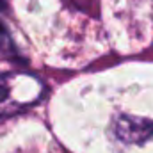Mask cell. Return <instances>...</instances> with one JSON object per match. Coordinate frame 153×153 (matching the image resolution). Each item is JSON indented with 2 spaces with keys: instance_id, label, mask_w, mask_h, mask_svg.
Wrapping results in <instances>:
<instances>
[{
  "instance_id": "3957f363",
  "label": "cell",
  "mask_w": 153,
  "mask_h": 153,
  "mask_svg": "<svg viewBox=\"0 0 153 153\" xmlns=\"http://www.w3.org/2000/svg\"><path fill=\"white\" fill-rule=\"evenodd\" d=\"M11 48H13V45H11V41H9V36L5 34V30H4L2 25H0V50L5 52V53H11Z\"/></svg>"
},
{
  "instance_id": "6da1fadb",
  "label": "cell",
  "mask_w": 153,
  "mask_h": 153,
  "mask_svg": "<svg viewBox=\"0 0 153 153\" xmlns=\"http://www.w3.org/2000/svg\"><path fill=\"white\" fill-rule=\"evenodd\" d=\"M45 94V84L25 71L0 75V119L20 114L36 105Z\"/></svg>"
},
{
  "instance_id": "7a4b0ae2",
  "label": "cell",
  "mask_w": 153,
  "mask_h": 153,
  "mask_svg": "<svg viewBox=\"0 0 153 153\" xmlns=\"http://www.w3.org/2000/svg\"><path fill=\"white\" fill-rule=\"evenodd\" d=\"M116 139L125 144H143L153 137V121L137 116H117L112 123Z\"/></svg>"
}]
</instances>
